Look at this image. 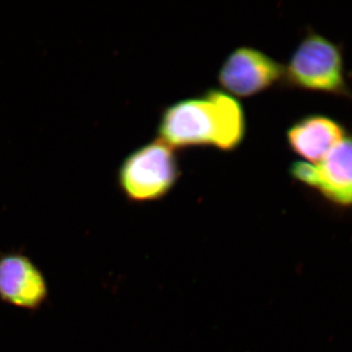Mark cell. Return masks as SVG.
I'll use <instances>...</instances> for the list:
<instances>
[{
	"label": "cell",
	"mask_w": 352,
	"mask_h": 352,
	"mask_svg": "<svg viewBox=\"0 0 352 352\" xmlns=\"http://www.w3.org/2000/svg\"><path fill=\"white\" fill-rule=\"evenodd\" d=\"M242 105L226 92L210 89L201 96L176 102L164 110L159 124L161 140L171 148L212 146L237 149L245 134Z\"/></svg>",
	"instance_id": "6da1fadb"
},
{
	"label": "cell",
	"mask_w": 352,
	"mask_h": 352,
	"mask_svg": "<svg viewBox=\"0 0 352 352\" xmlns=\"http://www.w3.org/2000/svg\"><path fill=\"white\" fill-rule=\"evenodd\" d=\"M180 168L173 148L161 139L143 145L120 164L118 185L133 203L159 200L175 187Z\"/></svg>",
	"instance_id": "7a4b0ae2"
},
{
	"label": "cell",
	"mask_w": 352,
	"mask_h": 352,
	"mask_svg": "<svg viewBox=\"0 0 352 352\" xmlns=\"http://www.w3.org/2000/svg\"><path fill=\"white\" fill-rule=\"evenodd\" d=\"M289 85L309 91L346 94L344 60L340 48L321 34L310 32L285 67Z\"/></svg>",
	"instance_id": "3957f363"
},
{
	"label": "cell",
	"mask_w": 352,
	"mask_h": 352,
	"mask_svg": "<svg viewBox=\"0 0 352 352\" xmlns=\"http://www.w3.org/2000/svg\"><path fill=\"white\" fill-rule=\"evenodd\" d=\"M289 173L337 205L352 206V136L340 141L318 164L296 162Z\"/></svg>",
	"instance_id": "277c9868"
},
{
	"label": "cell",
	"mask_w": 352,
	"mask_h": 352,
	"mask_svg": "<svg viewBox=\"0 0 352 352\" xmlns=\"http://www.w3.org/2000/svg\"><path fill=\"white\" fill-rule=\"evenodd\" d=\"M284 69L263 51L243 46L227 57L220 68L219 82L229 94L251 97L281 80Z\"/></svg>",
	"instance_id": "5b68a950"
},
{
	"label": "cell",
	"mask_w": 352,
	"mask_h": 352,
	"mask_svg": "<svg viewBox=\"0 0 352 352\" xmlns=\"http://www.w3.org/2000/svg\"><path fill=\"white\" fill-rule=\"evenodd\" d=\"M48 295L45 277L29 256L20 252L0 254V300L36 311Z\"/></svg>",
	"instance_id": "8992f818"
},
{
	"label": "cell",
	"mask_w": 352,
	"mask_h": 352,
	"mask_svg": "<svg viewBox=\"0 0 352 352\" xmlns=\"http://www.w3.org/2000/svg\"><path fill=\"white\" fill-rule=\"evenodd\" d=\"M344 138L346 131L337 120L321 115L303 118L287 131L289 148L310 164L320 163Z\"/></svg>",
	"instance_id": "52a82bcc"
}]
</instances>
